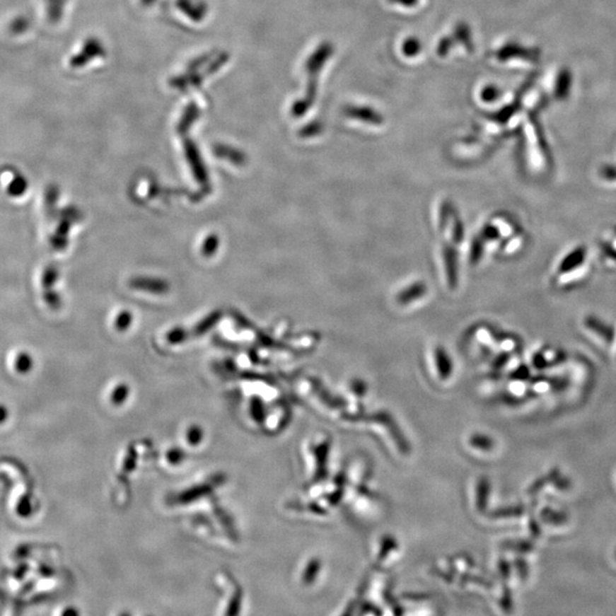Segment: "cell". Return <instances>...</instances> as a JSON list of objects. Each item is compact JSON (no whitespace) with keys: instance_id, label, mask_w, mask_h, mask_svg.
I'll use <instances>...</instances> for the list:
<instances>
[{"instance_id":"obj_4","label":"cell","mask_w":616,"mask_h":616,"mask_svg":"<svg viewBox=\"0 0 616 616\" xmlns=\"http://www.w3.org/2000/svg\"><path fill=\"white\" fill-rule=\"evenodd\" d=\"M595 180L604 189L616 191V163H606L595 170Z\"/></svg>"},{"instance_id":"obj_7","label":"cell","mask_w":616,"mask_h":616,"mask_svg":"<svg viewBox=\"0 0 616 616\" xmlns=\"http://www.w3.org/2000/svg\"><path fill=\"white\" fill-rule=\"evenodd\" d=\"M7 418H8V413H7L6 407H0V424L6 422Z\"/></svg>"},{"instance_id":"obj_6","label":"cell","mask_w":616,"mask_h":616,"mask_svg":"<svg viewBox=\"0 0 616 616\" xmlns=\"http://www.w3.org/2000/svg\"><path fill=\"white\" fill-rule=\"evenodd\" d=\"M15 371L21 373V375H27L31 371L33 368V359L27 351H22L18 356L15 357L14 362Z\"/></svg>"},{"instance_id":"obj_2","label":"cell","mask_w":616,"mask_h":616,"mask_svg":"<svg viewBox=\"0 0 616 616\" xmlns=\"http://www.w3.org/2000/svg\"><path fill=\"white\" fill-rule=\"evenodd\" d=\"M581 335L595 347L603 351H614L616 339V325L610 323L603 316L589 313L579 322Z\"/></svg>"},{"instance_id":"obj_1","label":"cell","mask_w":616,"mask_h":616,"mask_svg":"<svg viewBox=\"0 0 616 616\" xmlns=\"http://www.w3.org/2000/svg\"><path fill=\"white\" fill-rule=\"evenodd\" d=\"M593 256L587 245H574L558 255L552 264L549 281L554 289L567 291L589 280Z\"/></svg>"},{"instance_id":"obj_3","label":"cell","mask_w":616,"mask_h":616,"mask_svg":"<svg viewBox=\"0 0 616 616\" xmlns=\"http://www.w3.org/2000/svg\"><path fill=\"white\" fill-rule=\"evenodd\" d=\"M597 256L604 267L616 271V224L602 231L595 242Z\"/></svg>"},{"instance_id":"obj_8","label":"cell","mask_w":616,"mask_h":616,"mask_svg":"<svg viewBox=\"0 0 616 616\" xmlns=\"http://www.w3.org/2000/svg\"><path fill=\"white\" fill-rule=\"evenodd\" d=\"M614 351H615V353H616V339H615V346H614Z\"/></svg>"},{"instance_id":"obj_5","label":"cell","mask_w":616,"mask_h":616,"mask_svg":"<svg viewBox=\"0 0 616 616\" xmlns=\"http://www.w3.org/2000/svg\"><path fill=\"white\" fill-rule=\"evenodd\" d=\"M28 187H29V183H28L25 176L18 171H13L12 178L8 180V184H7V194L11 198H21L22 195H24V193L28 191Z\"/></svg>"}]
</instances>
